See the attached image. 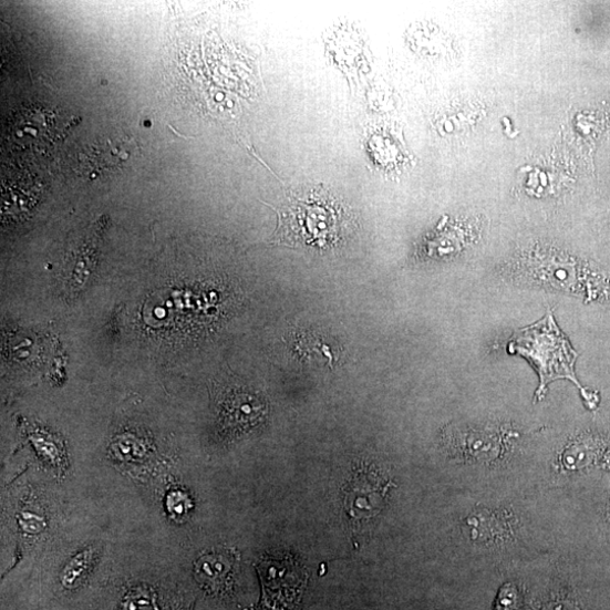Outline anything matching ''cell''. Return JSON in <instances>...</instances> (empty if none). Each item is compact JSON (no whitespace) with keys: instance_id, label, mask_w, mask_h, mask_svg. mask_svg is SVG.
Segmentation results:
<instances>
[{"instance_id":"cell-2","label":"cell","mask_w":610,"mask_h":610,"mask_svg":"<svg viewBox=\"0 0 610 610\" xmlns=\"http://www.w3.org/2000/svg\"><path fill=\"white\" fill-rule=\"evenodd\" d=\"M508 351L530 361L539 374L540 383L536 392V399L541 400L549 382L568 379L579 386L582 396L595 406L592 395L583 391L575 372L578 354L572 349L569 340L559 328L551 312L529 327L515 332Z\"/></svg>"},{"instance_id":"cell-3","label":"cell","mask_w":610,"mask_h":610,"mask_svg":"<svg viewBox=\"0 0 610 610\" xmlns=\"http://www.w3.org/2000/svg\"><path fill=\"white\" fill-rule=\"evenodd\" d=\"M232 570V559L226 554H208L196 564L198 579L208 586H220Z\"/></svg>"},{"instance_id":"cell-7","label":"cell","mask_w":610,"mask_h":610,"mask_svg":"<svg viewBox=\"0 0 610 610\" xmlns=\"http://www.w3.org/2000/svg\"><path fill=\"white\" fill-rule=\"evenodd\" d=\"M22 529L29 534H37L44 527L42 517L33 513H23L20 518Z\"/></svg>"},{"instance_id":"cell-5","label":"cell","mask_w":610,"mask_h":610,"mask_svg":"<svg viewBox=\"0 0 610 610\" xmlns=\"http://www.w3.org/2000/svg\"><path fill=\"white\" fill-rule=\"evenodd\" d=\"M123 610H156L154 597L145 589L133 590L124 600Z\"/></svg>"},{"instance_id":"cell-4","label":"cell","mask_w":610,"mask_h":610,"mask_svg":"<svg viewBox=\"0 0 610 610\" xmlns=\"http://www.w3.org/2000/svg\"><path fill=\"white\" fill-rule=\"evenodd\" d=\"M95 549L87 548L79 552L65 567L61 580L66 589L75 588L92 566Z\"/></svg>"},{"instance_id":"cell-6","label":"cell","mask_w":610,"mask_h":610,"mask_svg":"<svg viewBox=\"0 0 610 610\" xmlns=\"http://www.w3.org/2000/svg\"><path fill=\"white\" fill-rule=\"evenodd\" d=\"M521 598L514 585H506L498 593L494 610H520Z\"/></svg>"},{"instance_id":"cell-1","label":"cell","mask_w":610,"mask_h":610,"mask_svg":"<svg viewBox=\"0 0 610 610\" xmlns=\"http://www.w3.org/2000/svg\"><path fill=\"white\" fill-rule=\"evenodd\" d=\"M275 210L279 225L271 244L276 246L325 249L341 239L342 208L320 187L290 193Z\"/></svg>"}]
</instances>
